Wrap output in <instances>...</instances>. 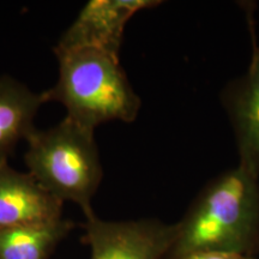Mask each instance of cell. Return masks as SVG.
<instances>
[{"label": "cell", "instance_id": "cell-1", "mask_svg": "<svg viewBox=\"0 0 259 259\" xmlns=\"http://www.w3.org/2000/svg\"><path fill=\"white\" fill-rule=\"evenodd\" d=\"M166 259L196 252L259 253V176L239 164L205 186L177 222Z\"/></svg>", "mask_w": 259, "mask_h": 259}, {"label": "cell", "instance_id": "cell-2", "mask_svg": "<svg viewBox=\"0 0 259 259\" xmlns=\"http://www.w3.org/2000/svg\"><path fill=\"white\" fill-rule=\"evenodd\" d=\"M59 74L45 90L46 102H59L66 118L94 131L109 121L134 122L142 100L121 67L119 57L99 50H73L56 53Z\"/></svg>", "mask_w": 259, "mask_h": 259}, {"label": "cell", "instance_id": "cell-3", "mask_svg": "<svg viewBox=\"0 0 259 259\" xmlns=\"http://www.w3.org/2000/svg\"><path fill=\"white\" fill-rule=\"evenodd\" d=\"M25 142V166L38 185L61 203L77 204L85 218L94 213L103 178L95 132L65 116L53 127L35 128Z\"/></svg>", "mask_w": 259, "mask_h": 259}, {"label": "cell", "instance_id": "cell-4", "mask_svg": "<svg viewBox=\"0 0 259 259\" xmlns=\"http://www.w3.org/2000/svg\"><path fill=\"white\" fill-rule=\"evenodd\" d=\"M82 241L90 259H166L177 238V223L158 219L106 221L94 212L84 222Z\"/></svg>", "mask_w": 259, "mask_h": 259}, {"label": "cell", "instance_id": "cell-5", "mask_svg": "<svg viewBox=\"0 0 259 259\" xmlns=\"http://www.w3.org/2000/svg\"><path fill=\"white\" fill-rule=\"evenodd\" d=\"M160 4L156 0H90L58 40L54 54L90 48L119 57L130 19Z\"/></svg>", "mask_w": 259, "mask_h": 259}, {"label": "cell", "instance_id": "cell-6", "mask_svg": "<svg viewBox=\"0 0 259 259\" xmlns=\"http://www.w3.org/2000/svg\"><path fill=\"white\" fill-rule=\"evenodd\" d=\"M63 205L28 171L0 164V229L61 219Z\"/></svg>", "mask_w": 259, "mask_h": 259}, {"label": "cell", "instance_id": "cell-7", "mask_svg": "<svg viewBox=\"0 0 259 259\" xmlns=\"http://www.w3.org/2000/svg\"><path fill=\"white\" fill-rule=\"evenodd\" d=\"M223 102L234 128L239 164L259 176V48L245 76L225 92Z\"/></svg>", "mask_w": 259, "mask_h": 259}, {"label": "cell", "instance_id": "cell-8", "mask_svg": "<svg viewBox=\"0 0 259 259\" xmlns=\"http://www.w3.org/2000/svg\"><path fill=\"white\" fill-rule=\"evenodd\" d=\"M44 103V93L6 74L0 76V164L9 163L17 144L36 128L35 116Z\"/></svg>", "mask_w": 259, "mask_h": 259}, {"label": "cell", "instance_id": "cell-9", "mask_svg": "<svg viewBox=\"0 0 259 259\" xmlns=\"http://www.w3.org/2000/svg\"><path fill=\"white\" fill-rule=\"evenodd\" d=\"M73 227L61 218L0 229V259H50Z\"/></svg>", "mask_w": 259, "mask_h": 259}, {"label": "cell", "instance_id": "cell-10", "mask_svg": "<svg viewBox=\"0 0 259 259\" xmlns=\"http://www.w3.org/2000/svg\"><path fill=\"white\" fill-rule=\"evenodd\" d=\"M178 259H255L247 255L226 253V252H196Z\"/></svg>", "mask_w": 259, "mask_h": 259}]
</instances>
